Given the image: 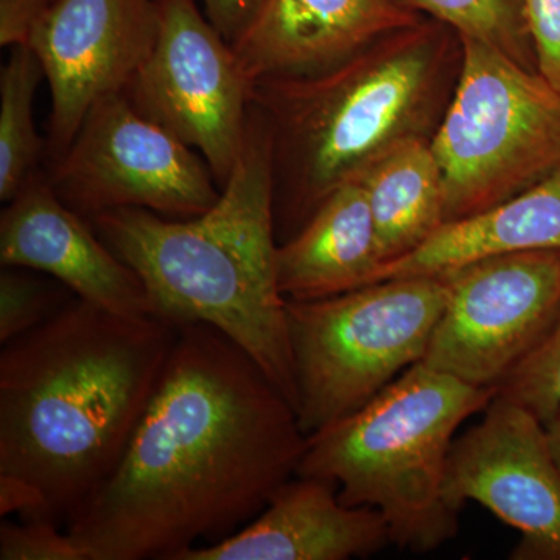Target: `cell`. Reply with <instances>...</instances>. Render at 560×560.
<instances>
[{"label":"cell","instance_id":"cell-1","mask_svg":"<svg viewBox=\"0 0 560 560\" xmlns=\"http://www.w3.org/2000/svg\"><path fill=\"white\" fill-rule=\"evenodd\" d=\"M305 444L253 357L215 327L186 324L116 470L66 530L84 560H178L254 521Z\"/></svg>","mask_w":560,"mask_h":560},{"label":"cell","instance_id":"cell-2","mask_svg":"<svg viewBox=\"0 0 560 560\" xmlns=\"http://www.w3.org/2000/svg\"><path fill=\"white\" fill-rule=\"evenodd\" d=\"M176 331L75 298L2 345L0 475L38 490L39 518L66 526L116 470Z\"/></svg>","mask_w":560,"mask_h":560},{"label":"cell","instance_id":"cell-3","mask_svg":"<svg viewBox=\"0 0 560 560\" xmlns=\"http://www.w3.org/2000/svg\"><path fill=\"white\" fill-rule=\"evenodd\" d=\"M90 221L138 272L156 318L223 331L296 410L287 300L276 270L270 132L253 103L241 158L208 212L173 220L145 209H117Z\"/></svg>","mask_w":560,"mask_h":560},{"label":"cell","instance_id":"cell-4","mask_svg":"<svg viewBox=\"0 0 560 560\" xmlns=\"http://www.w3.org/2000/svg\"><path fill=\"white\" fill-rule=\"evenodd\" d=\"M441 44L419 22L324 72L253 83L250 103L270 132L275 221L296 220V234L331 191L416 135Z\"/></svg>","mask_w":560,"mask_h":560},{"label":"cell","instance_id":"cell-5","mask_svg":"<svg viewBox=\"0 0 560 560\" xmlns=\"http://www.w3.org/2000/svg\"><path fill=\"white\" fill-rule=\"evenodd\" d=\"M495 394L419 361L359 411L307 436L296 475L334 482L348 506L381 511L401 550H438L459 529L444 495L453 438Z\"/></svg>","mask_w":560,"mask_h":560},{"label":"cell","instance_id":"cell-6","mask_svg":"<svg viewBox=\"0 0 560 560\" xmlns=\"http://www.w3.org/2000/svg\"><path fill=\"white\" fill-rule=\"evenodd\" d=\"M448 302L444 275L407 276L319 301H287L305 436L370 404L422 361Z\"/></svg>","mask_w":560,"mask_h":560},{"label":"cell","instance_id":"cell-7","mask_svg":"<svg viewBox=\"0 0 560 560\" xmlns=\"http://www.w3.org/2000/svg\"><path fill=\"white\" fill-rule=\"evenodd\" d=\"M459 39L458 86L430 142L445 223L510 200L560 165L559 92L503 50Z\"/></svg>","mask_w":560,"mask_h":560},{"label":"cell","instance_id":"cell-8","mask_svg":"<svg viewBox=\"0 0 560 560\" xmlns=\"http://www.w3.org/2000/svg\"><path fill=\"white\" fill-rule=\"evenodd\" d=\"M46 178L58 198L88 220L117 209L194 219L221 195L205 158L143 117L124 92L92 106Z\"/></svg>","mask_w":560,"mask_h":560},{"label":"cell","instance_id":"cell-9","mask_svg":"<svg viewBox=\"0 0 560 560\" xmlns=\"http://www.w3.org/2000/svg\"><path fill=\"white\" fill-rule=\"evenodd\" d=\"M156 38L124 94L197 150L223 189L245 143L253 83L197 0H156Z\"/></svg>","mask_w":560,"mask_h":560},{"label":"cell","instance_id":"cell-10","mask_svg":"<svg viewBox=\"0 0 560 560\" xmlns=\"http://www.w3.org/2000/svg\"><path fill=\"white\" fill-rule=\"evenodd\" d=\"M448 302L422 363L495 388L560 313V249L521 250L441 272Z\"/></svg>","mask_w":560,"mask_h":560},{"label":"cell","instance_id":"cell-11","mask_svg":"<svg viewBox=\"0 0 560 560\" xmlns=\"http://www.w3.org/2000/svg\"><path fill=\"white\" fill-rule=\"evenodd\" d=\"M444 495L475 501L522 534L512 560H560V469L545 422L495 394L480 422L453 442Z\"/></svg>","mask_w":560,"mask_h":560},{"label":"cell","instance_id":"cell-12","mask_svg":"<svg viewBox=\"0 0 560 560\" xmlns=\"http://www.w3.org/2000/svg\"><path fill=\"white\" fill-rule=\"evenodd\" d=\"M156 32V0H57L40 16L27 46L49 81L51 160L95 103L127 90Z\"/></svg>","mask_w":560,"mask_h":560},{"label":"cell","instance_id":"cell-13","mask_svg":"<svg viewBox=\"0 0 560 560\" xmlns=\"http://www.w3.org/2000/svg\"><path fill=\"white\" fill-rule=\"evenodd\" d=\"M0 264L51 276L80 300L130 318L153 307L138 272L35 173L0 217Z\"/></svg>","mask_w":560,"mask_h":560},{"label":"cell","instance_id":"cell-14","mask_svg":"<svg viewBox=\"0 0 560 560\" xmlns=\"http://www.w3.org/2000/svg\"><path fill=\"white\" fill-rule=\"evenodd\" d=\"M419 22L396 0H264L232 47L256 83L324 72Z\"/></svg>","mask_w":560,"mask_h":560},{"label":"cell","instance_id":"cell-15","mask_svg":"<svg viewBox=\"0 0 560 560\" xmlns=\"http://www.w3.org/2000/svg\"><path fill=\"white\" fill-rule=\"evenodd\" d=\"M389 544L381 511L348 506L334 482L294 475L248 525L178 560H348L370 558Z\"/></svg>","mask_w":560,"mask_h":560},{"label":"cell","instance_id":"cell-16","mask_svg":"<svg viewBox=\"0 0 560 560\" xmlns=\"http://www.w3.org/2000/svg\"><path fill=\"white\" fill-rule=\"evenodd\" d=\"M383 265L370 201L357 180L326 198L276 254L287 301H319L375 282Z\"/></svg>","mask_w":560,"mask_h":560},{"label":"cell","instance_id":"cell-17","mask_svg":"<svg viewBox=\"0 0 560 560\" xmlns=\"http://www.w3.org/2000/svg\"><path fill=\"white\" fill-rule=\"evenodd\" d=\"M540 249H560V165L510 200L442 224L419 248L383 265L375 282L441 275L485 257Z\"/></svg>","mask_w":560,"mask_h":560},{"label":"cell","instance_id":"cell-18","mask_svg":"<svg viewBox=\"0 0 560 560\" xmlns=\"http://www.w3.org/2000/svg\"><path fill=\"white\" fill-rule=\"evenodd\" d=\"M353 180L370 201L383 265L412 253L445 223L440 164L419 135L394 142Z\"/></svg>","mask_w":560,"mask_h":560},{"label":"cell","instance_id":"cell-19","mask_svg":"<svg viewBox=\"0 0 560 560\" xmlns=\"http://www.w3.org/2000/svg\"><path fill=\"white\" fill-rule=\"evenodd\" d=\"M44 77L28 46L13 47L0 70V200L9 202L38 173L46 142L36 130L33 106Z\"/></svg>","mask_w":560,"mask_h":560},{"label":"cell","instance_id":"cell-20","mask_svg":"<svg viewBox=\"0 0 560 560\" xmlns=\"http://www.w3.org/2000/svg\"><path fill=\"white\" fill-rule=\"evenodd\" d=\"M451 25L459 38L490 44L530 69L534 57L522 0H396Z\"/></svg>","mask_w":560,"mask_h":560},{"label":"cell","instance_id":"cell-21","mask_svg":"<svg viewBox=\"0 0 560 560\" xmlns=\"http://www.w3.org/2000/svg\"><path fill=\"white\" fill-rule=\"evenodd\" d=\"M60 280L22 267H2L0 272V345L54 318L75 300Z\"/></svg>","mask_w":560,"mask_h":560},{"label":"cell","instance_id":"cell-22","mask_svg":"<svg viewBox=\"0 0 560 560\" xmlns=\"http://www.w3.org/2000/svg\"><path fill=\"white\" fill-rule=\"evenodd\" d=\"M497 394L547 423L560 411V313L528 355L497 386Z\"/></svg>","mask_w":560,"mask_h":560},{"label":"cell","instance_id":"cell-23","mask_svg":"<svg viewBox=\"0 0 560 560\" xmlns=\"http://www.w3.org/2000/svg\"><path fill=\"white\" fill-rule=\"evenodd\" d=\"M0 560H84L68 530L50 518L0 525Z\"/></svg>","mask_w":560,"mask_h":560},{"label":"cell","instance_id":"cell-24","mask_svg":"<svg viewBox=\"0 0 560 560\" xmlns=\"http://www.w3.org/2000/svg\"><path fill=\"white\" fill-rule=\"evenodd\" d=\"M537 72L560 94V0H522Z\"/></svg>","mask_w":560,"mask_h":560},{"label":"cell","instance_id":"cell-25","mask_svg":"<svg viewBox=\"0 0 560 560\" xmlns=\"http://www.w3.org/2000/svg\"><path fill=\"white\" fill-rule=\"evenodd\" d=\"M264 0H201L208 20L231 44L248 27Z\"/></svg>","mask_w":560,"mask_h":560},{"label":"cell","instance_id":"cell-26","mask_svg":"<svg viewBox=\"0 0 560 560\" xmlns=\"http://www.w3.org/2000/svg\"><path fill=\"white\" fill-rule=\"evenodd\" d=\"M548 440H550L552 455L560 469V411L547 423Z\"/></svg>","mask_w":560,"mask_h":560},{"label":"cell","instance_id":"cell-27","mask_svg":"<svg viewBox=\"0 0 560 560\" xmlns=\"http://www.w3.org/2000/svg\"><path fill=\"white\" fill-rule=\"evenodd\" d=\"M32 2L39 3V5L47 7V9H49L51 3L57 2V0H32Z\"/></svg>","mask_w":560,"mask_h":560}]
</instances>
